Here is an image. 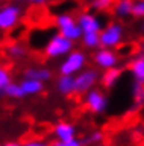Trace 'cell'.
Here are the masks:
<instances>
[{"instance_id": "obj_16", "label": "cell", "mask_w": 144, "mask_h": 146, "mask_svg": "<svg viewBox=\"0 0 144 146\" xmlns=\"http://www.w3.org/2000/svg\"><path fill=\"white\" fill-rule=\"evenodd\" d=\"M19 84H21V89L25 97L27 95H38L44 89V83H41L38 80H32V78H24Z\"/></svg>"}, {"instance_id": "obj_31", "label": "cell", "mask_w": 144, "mask_h": 146, "mask_svg": "<svg viewBox=\"0 0 144 146\" xmlns=\"http://www.w3.org/2000/svg\"><path fill=\"white\" fill-rule=\"evenodd\" d=\"M19 3H30V2H32V0H18Z\"/></svg>"}, {"instance_id": "obj_29", "label": "cell", "mask_w": 144, "mask_h": 146, "mask_svg": "<svg viewBox=\"0 0 144 146\" xmlns=\"http://www.w3.org/2000/svg\"><path fill=\"white\" fill-rule=\"evenodd\" d=\"M139 32L144 33V19H141V24H139Z\"/></svg>"}, {"instance_id": "obj_33", "label": "cell", "mask_w": 144, "mask_h": 146, "mask_svg": "<svg viewBox=\"0 0 144 146\" xmlns=\"http://www.w3.org/2000/svg\"><path fill=\"white\" fill-rule=\"evenodd\" d=\"M51 146H60V143H59V141H55L54 145H51Z\"/></svg>"}, {"instance_id": "obj_24", "label": "cell", "mask_w": 144, "mask_h": 146, "mask_svg": "<svg viewBox=\"0 0 144 146\" xmlns=\"http://www.w3.org/2000/svg\"><path fill=\"white\" fill-rule=\"evenodd\" d=\"M133 18L144 19V0H133Z\"/></svg>"}, {"instance_id": "obj_3", "label": "cell", "mask_w": 144, "mask_h": 146, "mask_svg": "<svg viewBox=\"0 0 144 146\" xmlns=\"http://www.w3.org/2000/svg\"><path fill=\"white\" fill-rule=\"evenodd\" d=\"M24 10L19 3L8 2L0 5V32H11L21 24Z\"/></svg>"}, {"instance_id": "obj_19", "label": "cell", "mask_w": 144, "mask_h": 146, "mask_svg": "<svg viewBox=\"0 0 144 146\" xmlns=\"http://www.w3.org/2000/svg\"><path fill=\"white\" fill-rule=\"evenodd\" d=\"M7 54H8V57L15 59V60H19V59L25 57L27 48H25L22 43H11L10 46L7 48Z\"/></svg>"}, {"instance_id": "obj_10", "label": "cell", "mask_w": 144, "mask_h": 146, "mask_svg": "<svg viewBox=\"0 0 144 146\" xmlns=\"http://www.w3.org/2000/svg\"><path fill=\"white\" fill-rule=\"evenodd\" d=\"M52 135L57 141H68V140L76 138V127L68 121H60L54 125Z\"/></svg>"}, {"instance_id": "obj_21", "label": "cell", "mask_w": 144, "mask_h": 146, "mask_svg": "<svg viewBox=\"0 0 144 146\" xmlns=\"http://www.w3.org/2000/svg\"><path fill=\"white\" fill-rule=\"evenodd\" d=\"M3 95H5V97H10V99H22V97H25L19 83H11L10 86L5 89Z\"/></svg>"}, {"instance_id": "obj_27", "label": "cell", "mask_w": 144, "mask_h": 146, "mask_svg": "<svg viewBox=\"0 0 144 146\" xmlns=\"http://www.w3.org/2000/svg\"><path fill=\"white\" fill-rule=\"evenodd\" d=\"M49 0H32L30 3H33V5H46Z\"/></svg>"}, {"instance_id": "obj_1", "label": "cell", "mask_w": 144, "mask_h": 146, "mask_svg": "<svg viewBox=\"0 0 144 146\" xmlns=\"http://www.w3.org/2000/svg\"><path fill=\"white\" fill-rule=\"evenodd\" d=\"M73 49H75V41L68 40L67 36H63L59 32L52 33L43 44V54L48 59H52V60H55V59H63Z\"/></svg>"}, {"instance_id": "obj_5", "label": "cell", "mask_w": 144, "mask_h": 146, "mask_svg": "<svg viewBox=\"0 0 144 146\" xmlns=\"http://www.w3.org/2000/svg\"><path fill=\"white\" fill-rule=\"evenodd\" d=\"M125 38V27L120 22L114 21L109 22L103 27V30L100 32V44L101 48H109V49H116L117 46H120Z\"/></svg>"}, {"instance_id": "obj_17", "label": "cell", "mask_w": 144, "mask_h": 146, "mask_svg": "<svg viewBox=\"0 0 144 146\" xmlns=\"http://www.w3.org/2000/svg\"><path fill=\"white\" fill-rule=\"evenodd\" d=\"M81 44H83L86 49L97 51L98 48H101L100 33H83V36H81Z\"/></svg>"}, {"instance_id": "obj_4", "label": "cell", "mask_w": 144, "mask_h": 146, "mask_svg": "<svg viewBox=\"0 0 144 146\" xmlns=\"http://www.w3.org/2000/svg\"><path fill=\"white\" fill-rule=\"evenodd\" d=\"M87 65V54L81 49H73L68 56L62 59L59 65V73L67 76H76L79 72H83Z\"/></svg>"}, {"instance_id": "obj_2", "label": "cell", "mask_w": 144, "mask_h": 146, "mask_svg": "<svg viewBox=\"0 0 144 146\" xmlns=\"http://www.w3.org/2000/svg\"><path fill=\"white\" fill-rule=\"evenodd\" d=\"M54 26L57 29L59 33H62L63 36H67L68 40L71 41H81V36H83V30H81L79 24H78V19L76 16H73L68 11H62L57 13L54 16Z\"/></svg>"}, {"instance_id": "obj_22", "label": "cell", "mask_w": 144, "mask_h": 146, "mask_svg": "<svg viewBox=\"0 0 144 146\" xmlns=\"http://www.w3.org/2000/svg\"><path fill=\"white\" fill-rule=\"evenodd\" d=\"M101 141H104V135L101 130H94L92 133L86 137L84 140V145H100Z\"/></svg>"}, {"instance_id": "obj_26", "label": "cell", "mask_w": 144, "mask_h": 146, "mask_svg": "<svg viewBox=\"0 0 144 146\" xmlns=\"http://www.w3.org/2000/svg\"><path fill=\"white\" fill-rule=\"evenodd\" d=\"M60 146H84V141L79 138H73V140H68V141H59Z\"/></svg>"}, {"instance_id": "obj_14", "label": "cell", "mask_w": 144, "mask_h": 146, "mask_svg": "<svg viewBox=\"0 0 144 146\" xmlns=\"http://www.w3.org/2000/svg\"><path fill=\"white\" fill-rule=\"evenodd\" d=\"M112 13L119 19H127L133 16V0H116Z\"/></svg>"}, {"instance_id": "obj_15", "label": "cell", "mask_w": 144, "mask_h": 146, "mask_svg": "<svg viewBox=\"0 0 144 146\" xmlns=\"http://www.w3.org/2000/svg\"><path fill=\"white\" fill-rule=\"evenodd\" d=\"M24 78H32V80H38L41 83H46L52 78V72L48 67H29L24 72Z\"/></svg>"}, {"instance_id": "obj_7", "label": "cell", "mask_w": 144, "mask_h": 146, "mask_svg": "<svg viewBox=\"0 0 144 146\" xmlns=\"http://www.w3.org/2000/svg\"><path fill=\"white\" fill-rule=\"evenodd\" d=\"M84 105L94 114H101L108 110V97L101 89L94 88L87 94H84Z\"/></svg>"}, {"instance_id": "obj_23", "label": "cell", "mask_w": 144, "mask_h": 146, "mask_svg": "<svg viewBox=\"0 0 144 146\" xmlns=\"http://www.w3.org/2000/svg\"><path fill=\"white\" fill-rule=\"evenodd\" d=\"M133 100L136 105H144V84L135 83L133 86Z\"/></svg>"}, {"instance_id": "obj_20", "label": "cell", "mask_w": 144, "mask_h": 146, "mask_svg": "<svg viewBox=\"0 0 144 146\" xmlns=\"http://www.w3.org/2000/svg\"><path fill=\"white\" fill-rule=\"evenodd\" d=\"M13 83V76H11V72L7 67H0V95H3L5 89Z\"/></svg>"}, {"instance_id": "obj_18", "label": "cell", "mask_w": 144, "mask_h": 146, "mask_svg": "<svg viewBox=\"0 0 144 146\" xmlns=\"http://www.w3.org/2000/svg\"><path fill=\"white\" fill-rule=\"evenodd\" d=\"M116 0H90V11L94 13H106V11L112 10Z\"/></svg>"}, {"instance_id": "obj_30", "label": "cell", "mask_w": 144, "mask_h": 146, "mask_svg": "<svg viewBox=\"0 0 144 146\" xmlns=\"http://www.w3.org/2000/svg\"><path fill=\"white\" fill-rule=\"evenodd\" d=\"M139 48H141V51L144 52V38H143V40H141V43H139Z\"/></svg>"}, {"instance_id": "obj_25", "label": "cell", "mask_w": 144, "mask_h": 146, "mask_svg": "<svg viewBox=\"0 0 144 146\" xmlns=\"http://www.w3.org/2000/svg\"><path fill=\"white\" fill-rule=\"evenodd\" d=\"M21 146H51L46 140H40V138H30L25 140L24 143H21Z\"/></svg>"}, {"instance_id": "obj_9", "label": "cell", "mask_w": 144, "mask_h": 146, "mask_svg": "<svg viewBox=\"0 0 144 146\" xmlns=\"http://www.w3.org/2000/svg\"><path fill=\"white\" fill-rule=\"evenodd\" d=\"M76 19L83 33H100L104 27L98 13H94V11H83L76 16Z\"/></svg>"}, {"instance_id": "obj_28", "label": "cell", "mask_w": 144, "mask_h": 146, "mask_svg": "<svg viewBox=\"0 0 144 146\" xmlns=\"http://www.w3.org/2000/svg\"><path fill=\"white\" fill-rule=\"evenodd\" d=\"M0 146H21V143H18V141H7V143H3V145H0Z\"/></svg>"}, {"instance_id": "obj_8", "label": "cell", "mask_w": 144, "mask_h": 146, "mask_svg": "<svg viewBox=\"0 0 144 146\" xmlns=\"http://www.w3.org/2000/svg\"><path fill=\"white\" fill-rule=\"evenodd\" d=\"M94 64L97 65V68L100 70H109V68H116L119 65V54L114 49L109 48H98L97 51H94Z\"/></svg>"}, {"instance_id": "obj_32", "label": "cell", "mask_w": 144, "mask_h": 146, "mask_svg": "<svg viewBox=\"0 0 144 146\" xmlns=\"http://www.w3.org/2000/svg\"><path fill=\"white\" fill-rule=\"evenodd\" d=\"M10 0H0V5H3V3H8Z\"/></svg>"}, {"instance_id": "obj_11", "label": "cell", "mask_w": 144, "mask_h": 146, "mask_svg": "<svg viewBox=\"0 0 144 146\" xmlns=\"http://www.w3.org/2000/svg\"><path fill=\"white\" fill-rule=\"evenodd\" d=\"M128 72L131 73L135 83L144 84V52L135 56L128 62Z\"/></svg>"}, {"instance_id": "obj_6", "label": "cell", "mask_w": 144, "mask_h": 146, "mask_svg": "<svg viewBox=\"0 0 144 146\" xmlns=\"http://www.w3.org/2000/svg\"><path fill=\"white\" fill-rule=\"evenodd\" d=\"M100 73L97 68H84L83 72H79L75 76V94L84 95L89 91L97 86V83H100Z\"/></svg>"}, {"instance_id": "obj_12", "label": "cell", "mask_w": 144, "mask_h": 146, "mask_svg": "<svg viewBox=\"0 0 144 146\" xmlns=\"http://www.w3.org/2000/svg\"><path fill=\"white\" fill-rule=\"evenodd\" d=\"M120 76H122V72H120L119 67L116 68H109V70H104L100 76V83L104 89H112L116 84L119 83Z\"/></svg>"}, {"instance_id": "obj_13", "label": "cell", "mask_w": 144, "mask_h": 146, "mask_svg": "<svg viewBox=\"0 0 144 146\" xmlns=\"http://www.w3.org/2000/svg\"><path fill=\"white\" fill-rule=\"evenodd\" d=\"M55 89L59 94L68 97V95L75 94V76H67V75H60L55 81Z\"/></svg>"}]
</instances>
